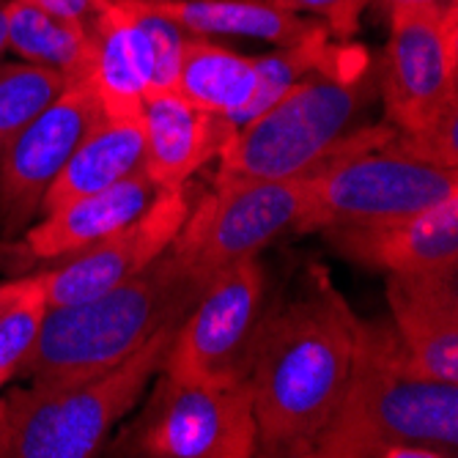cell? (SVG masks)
I'll return each mask as SVG.
<instances>
[{"instance_id":"6da1fadb","label":"cell","mask_w":458,"mask_h":458,"mask_svg":"<svg viewBox=\"0 0 458 458\" xmlns=\"http://www.w3.org/2000/svg\"><path fill=\"white\" fill-rule=\"evenodd\" d=\"M357 332L360 316L324 267H310L291 300L272 302L247 377L259 453H313L349 382Z\"/></svg>"},{"instance_id":"7a4b0ae2","label":"cell","mask_w":458,"mask_h":458,"mask_svg":"<svg viewBox=\"0 0 458 458\" xmlns=\"http://www.w3.org/2000/svg\"><path fill=\"white\" fill-rule=\"evenodd\" d=\"M310 455L455 458L458 382L414 368L390 318H360L349 382Z\"/></svg>"},{"instance_id":"3957f363","label":"cell","mask_w":458,"mask_h":458,"mask_svg":"<svg viewBox=\"0 0 458 458\" xmlns=\"http://www.w3.org/2000/svg\"><path fill=\"white\" fill-rule=\"evenodd\" d=\"M379 99V61L362 45L300 80L256 118L236 127L220 151V171L259 179H297L349 151L379 148L393 138L390 123H365Z\"/></svg>"},{"instance_id":"277c9868","label":"cell","mask_w":458,"mask_h":458,"mask_svg":"<svg viewBox=\"0 0 458 458\" xmlns=\"http://www.w3.org/2000/svg\"><path fill=\"white\" fill-rule=\"evenodd\" d=\"M206 283L190 275L174 250L102 294L47 308L38 341L17 377L80 379L132 357L165 324L182 321Z\"/></svg>"},{"instance_id":"5b68a950","label":"cell","mask_w":458,"mask_h":458,"mask_svg":"<svg viewBox=\"0 0 458 458\" xmlns=\"http://www.w3.org/2000/svg\"><path fill=\"white\" fill-rule=\"evenodd\" d=\"M179 321L165 324L132 357L80 379H33L4 398L0 458H89L143 398L162 370Z\"/></svg>"},{"instance_id":"8992f818","label":"cell","mask_w":458,"mask_h":458,"mask_svg":"<svg viewBox=\"0 0 458 458\" xmlns=\"http://www.w3.org/2000/svg\"><path fill=\"white\" fill-rule=\"evenodd\" d=\"M305 206L294 233L377 225L426 215L458 195V171L387 146L335 157L302 176Z\"/></svg>"},{"instance_id":"52a82bcc","label":"cell","mask_w":458,"mask_h":458,"mask_svg":"<svg viewBox=\"0 0 458 458\" xmlns=\"http://www.w3.org/2000/svg\"><path fill=\"white\" fill-rule=\"evenodd\" d=\"M272 302L259 256L225 267L179 321L162 373L200 385L247 382Z\"/></svg>"},{"instance_id":"ba28073f","label":"cell","mask_w":458,"mask_h":458,"mask_svg":"<svg viewBox=\"0 0 458 458\" xmlns=\"http://www.w3.org/2000/svg\"><path fill=\"white\" fill-rule=\"evenodd\" d=\"M110 453L143 458L256 455L259 428L250 385H200L162 373L143 411L118 434Z\"/></svg>"},{"instance_id":"9c48e42d","label":"cell","mask_w":458,"mask_h":458,"mask_svg":"<svg viewBox=\"0 0 458 458\" xmlns=\"http://www.w3.org/2000/svg\"><path fill=\"white\" fill-rule=\"evenodd\" d=\"M305 206L297 179H259L220 171L212 190H200L171 250L182 267L209 283L225 267L259 256L267 244L294 231Z\"/></svg>"},{"instance_id":"30bf717a","label":"cell","mask_w":458,"mask_h":458,"mask_svg":"<svg viewBox=\"0 0 458 458\" xmlns=\"http://www.w3.org/2000/svg\"><path fill=\"white\" fill-rule=\"evenodd\" d=\"M86 80L107 118H140L148 97L174 91L187 36L138 0H102Z\"/></svg>"},{"instance_id":"8fae6325","label":"cell","mask_w":458,"mask_h":458,"mask_svg":"<svg viewBox=\"0 0 458 458\" xmlns=\"http://www.w3.org/2000/svg\"><path fill=\"white\" fill-rule=\"evenodd\" d=\"M379 102L395 132H418L458 105V4L426 6L387 22Z\"/></svg>"},{"instance_id":"7c38bea8","label":"cell","mask_w":458,"mask_h":458,"mask_svg":"<svg viewBox=\"0 0 458 458\" xmlns=\"http://www.w3.org/2000/svg\"><path fill=\"white\" fill-rule=\"evenodd\" d=\"M102 107L86 80H72L64 94L0 148V239L20 236L64 165L102 118Z\"/></svg>"},{"instance_id":"4fadbf2b","label":"cell","mask_w":458,"mask_h":458,"mask_svg":"<svg viewBox=\"0 0 458 458\" xmlns=\"http://www.w3.org/2000/svg\"><path fill=\"white\" fill-rule=\"evenodd\" d=\"M198 195L200 190L190 182L174 190H159L140 217L86 247L82 253L41 269L38 277L47 305L61 308L91 300L151 267L165 250H171Z\"/></svg>"},{"instance_id":"5bb4252c","label":"cell","mask_w":458,"mask_h":458,"mask_svg":"<svg viewBox=\"0 0 458 458\" xmlns=\"http://www.w3.org/2000/svg\"><path fill=\"white\" fill-rule=\"evenodd\" d=\"M157 195V184L146 171H138L110 190L61 203L20 236L0 239V269L25 275L36 264H55L82 253L86 247L140 217Z\"/></svg>"},{"instance_id":"9a60e30c","label":"cell","mask_w":458,"mask_h":458,"mask_svg":"<svg viewBox=\"0 0 458 458\" xmlns=\"http://www.w3.org/2000/svg\"><path fill=\"white\" fill-rule=\"evenodd\" d=\"M335 253L382 275H458V195L437 209L377 225L324 228Z\"/></svg>"},{"instance_id":"2e32d148","label":"cell","mask_w":458,"mask_h":458,"mask_svg":"<svg viewBox=\"0 0 458 458\" xmlns=\"http://www.w3.org/2000/svg\"><path fill=\"white\" fill-rule=\"evenodd\" d=\"M385 294L409 362L458 382V275H385Z\"/></svg>"},{"instance_id":"e0dca14e","label":"cell","mask_w":458,"mask_h":458,"mask_svg":"<svg viewBox=\"0 0 458 458\" xmlns=\"http://www.w3.org/2000/svg\"><path fill=\"white\" fill-rule=\"evenodd\" d=\"M143 171L157 190L187 184L206 162L236 135V123L225 115L192 107L176 91H162L143 105Z\"/></svg>"},{"instance_id":"ac0fdd59","label":"cell","mask_w":458,"mask_h":458,"mask_svg":"<svg viewBox=\"0 0 458 458\" xmlns=\"http://www.w3.org/2000/svg\"><path fill=\"white\" fill-rule=\"evenodd\" d=\"M138 4L200 38L236 36L285 47L318 33H329L318 20L288 12L272 0H138Z\"/></svg>"},{"instance_id":"d6986e66","label":"cell","mask_w":458,"mask_h":458,"mask_svg":"<svg viewBox=\"0 0 458 458\" xmlns=\"http://www.w3.org/2000/svg\"><path fill=\"white\" fill-rule=\"evenodd\" d=\"M143 118H107L102 115L91 132L80 140L64 171L41 200V215L61 203L86 198L115 187L143 171Z\"/></svg>"},{"instance_id":"ffe728a7","label":"cell","mask_w":458,"mask_h":458,"mask_svg":"<svg viewBox=\"0 0 458 458\" xmlns=\"http://www.w3.org/2000/svg\"><path fill=\"white\" fill-rule=\"evenodd\" d=\"M256 82V55L233 53L212 38L187 36L174 91L192 107L225 115L239 127L253 102Z\"/></svg>"},{"instance_id":"44dd1931","label":"cell","mask_w":458,"mask_h":458,"mask_svg":"<svg viewBox=\"0 0 458 458\" xmlns=\"http://www.w3.org/2000/svg\"><path fill=\"white\" fill-rule=\"evenodd\" d=\"M9 53L20 61L47 66L69 80H82L91 61V30L86 22L61 17L33 0H9Z\"/></svg>"},{"instance_id":"7402d4cb","label":"cell","mask_w":458,"mask_h":458,"mask_svg":"<svg viewBox=\"0 0 458 458\" xmlns=\"http://www.w3.org/2000/svg\"><path fill=\"white\" fill-rule=\"evenodd\" d=\"M344 47H346V41H335L329 33H318V36L297 41V45L275 47L272 53L256 55L259 82H256V94H253V102H250V107H247L244 121L264 113L269 105H275L283 94H288L300 80H305L316 69L332 64L344 53ZM242 123H239V127H242Z\"/></svg>"},{"instance_id":"603a6c76","label":"cell","mask_w":458,"mask_h":458,"mask_svg":"<svg viewBox=\"0 0 458 458\" xmlns=\"http://www.w3.org/2000/svg\"><path fill=\"white\" fill-rule=\"evenodd\" d=\"M69 82L66 74L28 61L0 64V148L53 105Z\"/></svg>"},{"instance_id":"cb8c5ba5","label":"cell","mask_w":458,"mask_h":458,"mask_svg":"<svg viewBox=\"0 0 458 458\" xmlns=\"http://www.w3.org/2000/svg\"><path fill=\"white\" fill-rule=\"evenodd\" d=\"M47 308L41 277L38 272H30L28 288L0 313V387H6L30 357Z\"/></svg>"},{"instance_id":"d4e9b609","label":"cell","mask_w":458,"mask_h":458,"mask_svg":"<svg viewBox=\"0 0 458 458\" xmlns=\"http://www.w3.org/2000/svg\"><path fill=\"white\" fill-rule=\"evenodd\" d=\"M387 148L423 159L437 168H450L458 171V105L445 110L437 121L418 132H395L385 143Z\"/></svg>"},{"instance_id":"484cf974","label":"cell","mask_w":458,"mask_h":458,"mask_svg":"<svg viewBox=\"0 0 458 458\" xmlns=\"http://www.w3.org/2000/svg\"><path fill=\"white\" fill-rule=\"evenodd\" d=\"M272 4L318 20L335 41H352L360 30L362 14L370 9V0H272Z\"/></svg>"},{"instance_id":"4316f807","label":"cell","mask_w":458,"mask_h":458,"mask_svg":"<svg viewBox=\"0 0 458 458\" xmlns=\"http://www.w3.org/2000/svg\"><path fill=\"white\" fill-rule=\"evenodd\" d=\"M33 4L45 6V9H50V12L61 14V17H69V20L89 25L94 20L102 0H33Z\"/></svg>"},{"instance_id":"83f0119b","label":"cell","mask_w":458,"mask_h":458,"mask_svg":"<svg viewBox=\"0 0 458 458\" xmlns=\"http://www.w3.org/2000/svg\"><path fill=\"white\" fill-rule=\"evenodd\" d=\"M445 4H458V0H370V6L382 14L385 22H390L398 14L426 9V6H445Z\"/></svg>"},{"instance_id":"f1b7e54d","label":"cell","mask_w":458,"mask_h":458,"mask_svg":"<svg viewBox=\"0 0 458 458\" xmlns=\"http://www.w3.org/2000/svg\"><path fill=\"white\" fill-rule=\"evenodd\" d=\"M30 283V272L25 275H12L9 280H0V313H4Z\"/></svg>"},{"instance_id":"f546056e","label":"cell","mask_w":458,"mask_h":458,"mask_svg":"<svg viewBox=\"0 0 458 458\" xmlns=\"http://www.w3.org/2000/svg\"><path fill=\"white\" fill-rule=\"evenodd\" d=\"M6 6H9V0H0V55L9 53V38H6Z\"/></svg>"},{"instance_id":"4dcf8cb0","label":"cell","mask_w":458,"mask_h":458,"mask_svg":"<svg viewBox=\"0 0 458 458\" xmlns=\"http://www.w3.org/2000/svg\"><path fill=\"white\" fill-rule=\"evenodd\" d=\"M0 420H4V401H0Z\"/></svg>"}]
</instances>
